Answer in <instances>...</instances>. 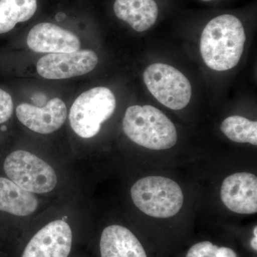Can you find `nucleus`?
Masks as SVG:
<instances>
[{
    "label": "nucleus",
    "instance_id": "nucleus-1",
    "mask_svg": "<svg viewBox=\"0 0 257 257\" xmlns=\"http://www.w3.org/2000/svg\"><path fill=\"white\" fill-rule=\"evenodd\" d=\"M246 35L241 21L231 15L212 19L203 30L200 52L209 68L226 71L239 63Z\"/></svg>",
    "mask_w": 257,
    "mask_h": 257
},
{
    "label": "nucleus",
    "instance_id": "nucleus-2",
    "mask_svg": "<svg viewBox=\"0 0 257 257\" xmlns=\"http://www.w3.org/2000/svg\"><path fill=\"white\" fill-rule=\"evenodd\" d=\"M125 135L130 140L149 150H169L177 142V132L167 115L155 106H130L122 121Z\"/></svg>",
    "mask_w": 257,
    "mask_h": 257
},
{
    "label": "nucleus",
    "instance_id": "nucleus-3",
    "mask_svg": "<svg viewBox=\"0 0 257 257\" xmlns=\"http://www.w3.org/2000/svg\"><path fill=\"white\" fill-rule=\"evenodd\" d=\"M135 207L156 219L177 215L184 202V193L173 179L162 176H148L137 181L130 190Z\"/></svg>",
    "mask_w": 257,
    "mask_h": 257
},
{
    "label": "nucleus",
    "instance_id": "nucleus-4",
    "mask_svg": "<svg viewBox=\"0 0 257 257\" xmlns=\"http://www.w3.org/2000/svg\"><path fill=\"white\" fill-rule=\"evenodd\" d=\"M115 108L116 99L110 89L92 88L74 101L69 111V122L80 138H92L100 131L101 124L112 116Z\"/></svg>",
    "mask_w": 257,
    "mask_h": 257
},
{
    "label": "nucleus",
    "instance_id": "nucleus-5",
    "mask_svg": "<svg viewBox=\"0 0 257 257\" xmlns=\"http://www.w3.org/2000/svg\"><path fill=\"white\" fill-rule=\"evenodd\" d=\"M4 170L10 180L30 192L45 194L57 186V177L54 169L40 157L25 150H18L8 155Z\"/></svg>",
    "mask_w": 257,
    "mask_h": 257
},
{
    "label": "nucleus",
    "instance_id": "nucleus-6",
    "mask_svg": "<svg viewBox=\"0 0 257 257\" xmlns=\"http://www.w3.org/2000/svg\"><path fill=\"white\" fill-rule=\"evenodd\" d=\"M143 78L152 95L167 108L179 110L188 105L192 86L178 69L169 64H152L145 69Z\"/></svg>",
    "mask_w": 257,
    "mask_h": 257
},
{
    "label": "nucleus",
    "instance_id": "nucleus-7",
    "mask_svg": "<svg viewBox=\"0 0 257 257\" xmlns=\"http://www.w3.org/2000/svg\"><path fill=\"white\" fill-rule=\"evenodd\" d=\"M98 62L97 55L92 50L50 54L40 59L37 70L45 79H68L89 73L95 68Z\"/></svg>",
    "mask_w": 257,
    "mask_h": 257
},
{
    "label": "nucleus",
    "instance_id": "nucleus-8",
    "mask_svg": "<svg viewBox=\"0 0 257 257\" xmlns=\"http://www.w3.org/2000/svg\"><path fill=\"white\" fill-rule=\"evenodd\" d=\"M221 202L235 214L250 215L257 212V177L249 172L227 176L220 187Z\"/></svg>",
    "mask_w": 257,
    "mask_h": 257
},
{
    "label": "nucleus",
    "instance_id": "nucleus-9",
    "mask_svg": "<svg viewBox=\"0 0 257 257\" xmlns=\"http://www.w3.org/2000/svg\"><path fill=\"white\" fill-rule=\"evenodd\" d=\"M72 232L64 220L49 223L29 241L22 257H68Z\"/></svg>",
    "mask_w": 257,
    "mask_h": 257
},
{
    "label": "nucleus",
    "instance_id": "nucleus-10",
    "mask_svg": "<svg viewBox=\"0 0 257 257\" xmlns=\"http://www.w3.org/2000/svg\"><path fill=\"white\" fill-rule=\"evenodd\" d=\"M19 121L35 133L47 135L57 131L67 119V106L62 99L53 98L44 107L21 104L16 109Z\"/></svg>",
    "mask_w": 257,
    "mask_h": 257
},
{
    "label": "nucleus",
    "instance_id": "nucleus-11",
    "mask_svg": "<svg viewBox=\"0 0 257 257\" xmlns=\"http://www.w3.org/2000/svg\"><path fill=\"white\" fill-rule=\"evenodd\" d=\"M29 48L39 53H68L80 48L78 37L68 30L48 23L35 25L29 32Z\"/></svg>",
    "mask_w": 257,
    "mask_h": 257
},
{
    "label": "nucleus",
    "instance_id": "nucleus-12",
    "mask_svg": "<svg viewBox=\"0 0 257 257\" xmlns=\"http://www.w3.org/2000/svg\"><path fill=\"white\" fill-rule=\"evenodd\" d=\"M99 247L101 257H147L137 236L121 225H110L103 230Z\"/></svg>",
    "mask_w": 257,
    "mask_h": 257
},
{
    "label": "nucleus",
    "instance_id": "nucleus-13",
    "mask_svg": "<svg viewBox=\"0 0 257 257\" xmlns=\"http://www.w3.org/2000/svg\"><path fill=\"white\" fill-rule=\"evenodd\" d=\"M114 12L138 32L147 31L156 23L159 10L155 0H116Z\"/></svg>",
    "mask_w": 257,
    "mask_h": 257
},
{
    "label": "nucleus",
    "instance_id": "nucleus-14",
    "mask_svg": "<svg viewBox=\"0 0 257 257\" xmlns=\"http://www.w3.org/2000/svg\"><path fill=\"white\" fill-rule=\"evenodd\" d=\"M38 207L34 193L28 192L9 179L0 177V211L20 216L33 214Z\"/></svg>",
    "mask_w": 257,
    "mask_h": 257
},
{
    "label": "nucleus",
    "instance_id": "nucleus-15",
    "mask_svg": "<svg viewBox=\"0 0 257 257\" xmlns=\"http://www.w3.org/2000/svg\"><path fill=\"white\" fill-rule=\"evenodd\" d=\"M37 8V0H0V34L11 31L19 23L28 21Z\"/></svg>",
    "mask_w": 257,
    "mask_h": 257
},
{
    "label": "nucleus",
    "instance_id": "nucleus-16",
    "mask_svg": "<svg viewBox=\"0 0 257 257\" xmlns=\"http://www.w3.org/2000/svg\"><path fill=\"white\" fill-rule=\"evenodd\" d=\"M221 131L230 140L237 143L257 145V121L234 115L221 122Z\"/></svg>",
    "mask_w": 257,
    "mask_h": 257
},
{
    "label": "nucleus",
    "instance_id": "nucleus-17",
    "mask_svg": "<svg viewBox=\"0 0 257 257\" xmlns=\"http://www.w3.org/2000/svg\"><path fill=\"white\" fill-rule=\"evenodd\" d=\"M219 246L211 241H201L189 248L186 257H211Z\"/></svg>",
    "mask_w": 257,
    "mask_h": 257
},
{
    "label": "nucleus",
    "instance_id": "nucleus-18",
    "mask_svg": "<svg viewBox=\"0 0 257 257\" xmlns=\"http://www.w3.org/2000/svg\"><path fill=\"white\" fill-rule=\"evenodd\" d=\"M13 101L12 96L0 89V124L6 122L13 113Z\"/></svg>",
    "mask_w": 257,
    "mask_h": 257
},
{
    "label": "nucleus",
    "instance_id": "nucleus-19",
    "mask_svg": "<svg viewBox=\"0 0 257 257\" xmlns=\"http://www.w3.org/2000/svg\"><path fill=\"white\" fill-rule=\"evenodd\" d=\"M211 257H238L236 253L231 248L221 246L219 247Z\"/></svg>",
    "mask_w": 257,
    "mask_h": 257
},
{
    "label": "nucleus",
    "instance_id": "nucleus-20",
    "mask_svg": "<svg viewBox=\"0 0 257 257\" xmlns=\"http://www.w3.org/2000/svg\"><path fill=\"white\" fill-rule=\"evenodd\" d=\"M251 246L253 250L256 251L257 250V227L255 226L253 229V236L251 241Z\"/></svg>",
    "mask_w": 257,
    "mask_h": 257
},
{
    "label": "nucleus",
    "instance_id": "nucleus-21",
    "mask_svg": "<svg viewBox=\"0 0 257 257\" xmlns=\"http://www.w3.org/2000/svg\"><path fill=\"white\" fill-rule=\"evenodd\" d=\"M57 15H60V18H57V20H59V21H60V20H61V19H60V13H59V14H57ZM62 18H65V15L62 14Z\"/></svg>",
    "mask_w": 257,
    "mask_h": 257
},
{
    "label": "nucleus",
    "instance_id": "nucleus-22",
    "mask_svg": "<svg viewBox=\"0 0 257 257\" xmlns=\"http://www.w3.org/2000/svg\"><path fill=\"white\" fill-rule=\"evenodd\" d=\"M201 1L209 2V1H211V0H201Z\"/></svg>",
    "mask_w": 257,
    "mask_h": 257
}]
</instances>
